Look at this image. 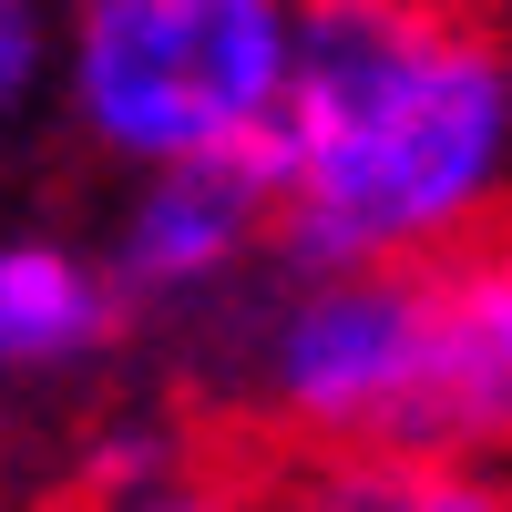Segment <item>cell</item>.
I'll list each match as a JSON object with an SVG mask.
<instances>
[{"label": "cell", "instance_id": "1", "mask_svg": "<svg viewBox=\"0 0 512 512\" xmlns=\"http://www.w3.org/2000/svg\"><path fill=\"white\" fill-rule=\"evenodd\" d=\"M256 164L287 277H461L512 226V31L318 0L297 11V82Z\"/></svg>", "mask_w": 512, "mask_h": 512}, {"label": "cell", "instance_id": "2", "mask_svg": "<svg viewBox=\"0 0 512 512\" xmlns=\"http://www.w3.org/2000/svg\"><path fill=\"white\" fill-rule=\"evenodd\" d=\"M226 390L246 420L297 461L349 451H502L492 379L461 328L451 277L349 267V277H287L236 308Z\"/></svg>", "mask_w": 512, "mask_h": 512}, {"label": "cell", "instance_id": "3", "mask_svg": "<svg viewBox=\"0 0 512 512\" xmlns=\"http://www.w3.org/2000/svg\"><path fill=\"white\" fill-rule=\"evenodd\" d=\"M297 82L287 0H82L62 11L52 113L72 144L134 175L256 164Z\"/></svg>", "mask_w": 512, "mask_h": 512}, {"label": "cell", "instance_id": "4", "mask_svg": "<svg viewBox=\"0 0 512 512\" xmlns=\"http://www.w3.org/2000/svg\"><path fill=\"white\" fill-rule=\"evenodd\" d=\"M277 267V205L267 164H185V175H134L103 236V277L134 308H216L246 267Z\"/></svg>", "mask_w": 512, "mask_h": 512}, {"label": "cell", "instance_id": "5", "mask_svg": "<svg viewBox=\"0 0 512 512\" xmlns=\"http://www.w3.org/2000/svg\"><path fill=\"white\" fill-rule=\"evenodd\" d=\"M113 338H123V297L93 246L0 236V390L82 379L93 359H113Z\"/></svg>", "mask_w": 512, "mask_h": 512}, {"label": "cell", "instance_id": "6", "mask_svg": "<svg viewBox=\"0 0 512 512\" xmlns=\"http://www.w3.org/2000/svg\"><path fill=\"white\" fill-rule=\"evenodd\" d=\"M267 512H512L502 451H349V461H287Z\"/></svg>", "mask_w": 512, "mask_h": 512}, {"label": "cell", "instance_id": "7", "mask_svg": "<svg viewBox=\"0 0 512 512\" xmlns=\"http://www.w3.org/2000/svg\"><path fill=\"white\" fill-rule=\"evenodd\" d=\"M195 472V431L175 410H113L72 461V492H144V482H175Z\"/></svg>", "mask_w": 512, "mask_h": 512}, {"label": "cell", "instance_id": "8", "mask_svg": "<svg viewBox=\"0 0 512 512\" xmlns=\"http://www.w3.org/2000/svg\"><path fill=\"white\" fill-rule=\"evenodd\" d=\"M52 72H62V11L0 0V134H21L31 113H52Z\"/></svg>", "mask_w": 512, "mask_h": 512}, {"label": "cell", "instance_id": "9", "mask_svg": "<svg viewBox=\"0 0 512 512\" xmlns=\"http://www.w3.org/2000/svg\"><path fill=\"white\" fill-rule=\"evenodd\" d=\"M451 287H461V328H472V359L492 379V410H502V441H512V236L492 256H472Z\"/></svg>", "mask_w": 512, "mask_h": 512}, {"label": "cell", "instance_id": "10", "mask_svg": "<svg viewBox=\"0 0 512 512\" xmlns=\"http://www.w3.org/2000/svg\"><path fill=\"white\" fill-rule=\"evenodd\" d=\"M31 512H267L246 472H216V461H195L175 482H144V492H62V502H31Z\"/></svg>", "mask_w": 512, "mask_h": 512}, {"label": "cell", "instance_id": "11", "mask_svg": "<svg viewBox=\"0 0 512 512\" xmlns=\"http://www.w3.org/2000/svg\"><path fill=\"white\" fill-rule=\"evenodd\" d=\"M11 482H21V431L0 420V502H11Z\"/></svg>", "mask_w": 512, "mask_h": 512}]
</instances>
